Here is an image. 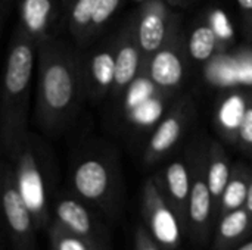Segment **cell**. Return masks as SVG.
Listing matches in <instances>:
<instances>
[{
    "instance_id": "cell-1",
    "label": "cell",
    "mask_w": 252,
    "mask_h": 250,
    "mask_svg": "<svg viewBox=\"0 0 252 250\" xmlns=\"http://www.w3.org/2000/svg\"><path fill=\"white\" fill-rule=\"evenodd\" d=\"M87 97L83 57L68 43L50 37L37 44L35 122L49 136L63 133Z\"/></svg>"
},
{
    "instance_id": "cell-2",
    "label": "cell",
    "mask_w": 252,
    "mask_h": 250,
    "mask_svg": "<svg viewBox=\"0 0 252 250\" xmlns=\"http://www.w3.org/2000/svg\"><path fill=\"white\" fill-rule=\"evenodd\" d=\"M35 65L37 43L16 25L9 43L0 102V143L6 158L15 153L30 133L28 111Z\"/></svg>"
},
{
    "instance_id": "cell-3",
    "label": "cell",
    "mask_w": 252,
    "mask_h": 250,
    "mask_svg": "<svg viewBox=\"0 0 252 250\" xmlns=\"http://www.w3.org/2000/svg\"><path fill=\"white\" fill-rule=\"evenodd\" d=\"M15 169L19 193L40 230H47L55 197V168L44 141L28 133L15 153L7 158Z\"/></svg>"
},
{
    "instance_id": "cell-4",
    "label": "cell",
    "mask_w": 252,
    "mask_h": 250,
    "mask_svg": "<svg viewBox=\"0 0 252 250\" xmlns=\"http://www.w3.org/2000/svg\"><path fill=\"white\" fill-rule=\"evenodd\" d=\"M69 184L71 192L109 218L120 214L123 184L114 152L93 149L78 155L69 171Z\"/></svg>"
},
{
    "instance_id": "cell-5",
    "label": "cell",
    "mask_w": 252,
    "mask_h": 250,
    "mask_svg": "<svg viewBox=\"0 0 252 250\" xmlns=\"http://www.w3.org/2000/svg\"><path fill=\"white\" fill-rule=\"evenodd\" d=\"M207 144H202V141L196 143L188 152L192 162V187L188 205L186 234L201 248L210 243L216 228L214 202L207 178Z\"/></svg>"
},
{
    "instance_id": "cell-6",
    "label": "cell",
    "mask_w": 252,
    "mask_h": 250,
    "mask_svg": "<svg viewBox=\"0 0 252 250\" xmlns=\"http://www.w3.org/2000/svg\"><path fill=\"white\" fill-rule=\"evenodd\" d=\"M0 187L4 228L10 250H37L38 227L19 193L15 169L9 161L1 164Z\"/></svg>"
},
{
    "instance_id": "cell-7",
    "label": "cell",
    "mask_w": 252,
    "mask_h": 250,
    "mask_svg": "<svg viewBox=\"0 0 252 250\" xmlns=\"http://www.w3.org/2000/svg\"><path fill=\"white\" fill-rule=\"evenodd\" d=\"M140 206L143 225L161 249H179L183 234H186L183 222L159 190L154 177L148 178L143 184Z\"/></svg>"
},
{
    "instance_id": "cell-8",
    "label": "cell",
    "mask_w": 252,
    "mask_h": 250,
    "mask_svg": "<svg viewBox=\"0 0 252 250\" xmlns=\"http://www.w3.org/2000/svg\"><path fill=\"white\" fill-rule=\"evenodd\" d=\"M196 116V109L190 97H182L158 122L143 150V164L152 167L171 155L180 144Z\"/></svg>"
},
{
    "instance_id": "cell-9",
    "label": "cell",
    "mask_w": 252,
    "mask_h": 250,
    "mask_svg": "<svg viewBox=\"0 0 252 250\" xmlns=\"http://www.w3.org/2000/svg\"><path fill=\"white\" fill-rule=\"evenodd\" d=\"M188 56L186 41L179 28L158 52L148 57L145 74L158 90L170 96L176 93L185 81Z\"/></svg>"
},
{
    "instance_id": "cell-10",
    "label": "cell",
    "mask_w": 252,
    "mask_h": 250,
    "mask_svg": "<svg viewBox=\"0 0 252 250\" xmlns=\"http://www.w3.org/2000/svg\"><path fill=\"white\" fill-rule=\"evenodd\" d=\"M136 37L148 60L180 28L179 16L165 0H148L133 16Z\"/></svg>"
},
{
    "instance_id": "cell-11",
    "label": "cell",
    "mask_w": 252,
    "mask_h": 250,
    "mask_svg": "<svg viewBox=\"0 0 252 250\" xmlns=\"http://www.w3.org/2000/svg\"><path fill=\"white\" fill-rule=\"evenodd\" d=\"M96 208L84 202L74 192H59L53 197V220L74 234L94 242L106 249V230L97 218Z\"/></svg>"
},
{
    "instance_id": "cell-12",
    "label": "cell",
    "mask_w": 252,
    "mask_h": 250,
    "mask_svg": "<svg viewBox=\"0 0 252 250\" xmlns=\"http://www.w3.org/2000/svg\"><path fill=\"white\" fill-rule=\"evenodd\" d=\"M117 37V57H115V81L111 94L117 99L123 97L130 85L145 71L146 57L140 49L136 37L133 18L126 24Z\"/></svg>"
},
{
    "instance_id": "cell-13",
    "label": "cell",
    "mask_w": 252,
    "mask_h": 250,
    "mask_svg": "<svg viewBox=\"0 0 252 250\" xmlns=\"http://www.w3.org/2000/svg\"><path fill=\"white\" fill-rule=\"evenodd\" d=\"M115 57L117 37H112L83 59L86 93L92 102H100L111 94L115 81Z\"/></svg>"
},
{
    "instance_id": "cell-14",
    "label": "cell",
    "mask_w": 252,
    "mask_h": 250,
    "mask_svg": "<svg viewBox=\"0 0 252 250\" xmlns=\"http://www.w3.org/2000/svg\"><path fill=\"white\" fill-rule=\"evenodd\" d=\"M154 180L157 181L165 199L179 214L186 233L188 205L192 187V162L189 153L171 159L154 175Z\"/></svg>"
},
{
    "instance_id": "cell-15",
    "label": "cell",
    "mask_w": 252,
    "mask_h": 250,
    "mask_svg": "<svg viewBox=\"0 0 252 250\" xmlns=\"http://www.w3.org/2000/svg\"><path fill=\"white\" fill-rule=\"evenodd\" d=\"M62 0H21L18 25L37 43L55 37L53 28Z\"/></svg>"
},
{
    "instance_id": "cell-16",
    "label": "cell",
    "mask_w": 252,
    "mask_h": 250,
    "mask_svg": "<svg viewBox=\"0 0 252 250\" xmlns=\"http://www.w3.org/2000/svg\"><path fill=\"white\" fill-rule=\"evenodd\" d=\"M252 236V215L244 206L220 217L213 233L211 250H235Z\"/></svg>"
},
{
    "instance_id": "cell-17",
    "label": "cell",
    "mask_w": 252,
    "mask_h": 250,
    "mask_svg": "<svg viewBox=\"0 0 252 250\" xmlns=\"http://www.w3.org/2000/svg\"><path fill=\"white\" fill-rule=\"evenodd\" d=\"M232 167L233 165L223 144L216 140L208 141L207 144V178H208V186H210L213 202H214L216 222H217L219 203L227 186V181L230 178Z\"/></svg>"
},
{
    "instance_id": "cell-18",
    "label": "cell",
    "mask_w": 252,
    "mask_h": 250,
    "mask_svg": "<svg viewBox=\"0 0 252 250\" xmlns=\"http://www.w3.org/2000/svg\"><path fill=\"white\" fill-rule=\"evenodd\" d=\"M251 97L252 94H247L242 91H233L227 94L226 97H223L220 100V105L217 106L216 125L219 128V133L227 143L233 146L236 143V131H238L239 122L242 119V115Z\"/></svg>"
},
{
    "instance_id": "cell-19",
    "label": "cell",
    "mask_w": 252,
    "mask_h": 250,
    "mask_svg": "<svg viewBox=\"0 0 252 250\" xmlns=\"http://www.w3.org/2000/svg\"><path fill=\"white\" fill-rule=\"evenodd\" d=\"M252 168L244 162H238L232 167V174L227 181V186L223 192V196L219 203L217 220L232 211L241 209L247 205L248 192L251 186Z\"/></svg>"
},
{
    "instance_id": "cell-20",
    "label": "cell",
    "mask_w": 252,
    "mask_h": 250,
    "mask_svg": "<svg viewBox=\"0 0 252 250\" xmlns=\"http://www.w3.org/2000/svg\"><path fill=\"white\" fill-rule=\"evenodd\" d=\"M186 47L190 59L195 62L204 63L211 60L219 52H221L217 28L213 24L196 25L188 38Z\"/></svg>"
},
{
    "instance_id": "cell-21",
    "label": "cell",
    "mask_w": 252,
    "mask_h": 250,
    "mask_svg": "<svg viewBox=\"0 0 252 250\" xmlns=\"http://www.w3.org/2000/svg\"><path fill=\"white\" fill-rule=\"evenodd\" d=\"M99 0H72L63 10L66 27L78 46H84L86 35L94 16Z\"/></svg>"
},
{
    "instance_id": "cell-22",
    "label": "cell",
    "mask_w": 252,
    "mask_h": 250,
    "mask_svg": "<svg viewBox=\"0 0 252 250\" xmlns=\"http://www.w3.org/2000/svg\"><path fill=\"white\" fill-rule=\"evenodd\" d=\"M46 233L49 236L50 250H106L92 240L74 234L56 220H52Z\"/></svg>"
},
{
    "instance_id": "cell-23",
    "label": "cell",
    "mask_w": 252,
    "mask_h": 250,
    "mask_svg": "<svg viewBox=\"0 0 252 250\" xmlns=\"http://www.w3.org/2000/svg\"><path fill=\"white\" fill-rule=\"evenodd\" d=\"M124 0H99V4L96 7L94 16L92 19V24L89 27L87 35H86V43L92 41L96 38L108 25V22L112 19V16L118 12V9L123 6Z\"/></svg>"
},
{
    "instance_id": "cell-24",
    "label": "cell",
    "mask_w": 252,
    "mask_h": 250,
    "mask_svg": "<svg viewBox=\"0 0 252 250\" xmlns=\"http://www.w3.org/2000/svg\"><path fill=\"white\" fill-rule=\"evenodd\" d=\"M235 146L239 150H242L247 156L252 158V97L250 99L242 115V119L239 122Z\"/></svg>"
},
{
    "instance_id": "cell-25",
    "label": "cell",
    "mask_w": 252,
    "mask_h": 250,
    "mask_svg": "<svg viewBox=\"0 0 252 250\" xmlns=\"http://www.w3.org/2000/svg\"><path fill=\"white\" fill-rule=\"evenodd\" d=\"M134 250H162L152 239L145 225H139L134 233Z\"/></svg>"
},
{
    "instance_id": "cell-26",
    "label": "cell",
    "mask_w": 252,
    "mask_h": 250,
    "mask_svg": "<svg viewBox=\"0 0 252 250\" xmlns=\"http://www.w3.org/2000/svg\"><path fill=\"white\" fill-rule=\"evenodd\" d=\"M236 3L242 15L245 34L252 41V0H236Z\"/></svg>"
},
{
    "instance_id": "cell-27",
    "label": "cell",
    "mask_w": 252,
    "mask_h": 250,
    "mask_svg": "<svg viewBox=\"0 0 252 250\" xmlns=\"http://www.w3.org/2000/svg\"><path fill=\"white\" fill-rule=\"evenodd\" d=\"M12 1L13 0H0V16H1V24H4V21L9 16L10 7H12Z\"/></svg>"
},
{
    "instance_id": "cell-28",
    "label": "cell",
    "mask_w": 252,
    "mask_h": 250,
    "mask_svg": "<svg viewBox=\"0 0 252 250\" xmlns=\"http://www.w3.org/2000/svg\"><path fill=\"white\" fill-rule=\"evenodd\" d=\"M245 208L250 211V214L252 215V180H251V186H250V192H248V199H247V205Z\"/></svg>"
},
{
    "instance_id": "cell-29",
    "label": "cell",
    "mask_w": 252,
    "mask_h": 250,
    "mask_svg": "<svg viewBox=\"0 0 252 250\" xmlns=\"http://www.w3.org/2000/svg\"><path fill=\"white\" fill-rule=\"evenodd\" d=\"M235 250H252V239L247 240L245 243H242L241 246H238Z\"/></svg>"
},
{
    "instance_id": "cell-30",
    "label": "cell",
    "mask_w": 252,
    "mask_h": 250,
    "mask_svg": "<svg viewBox=\"0 0 252 250\" xmlns=\"http://www.w3.org/2000/svg\"><path fill=\"white\" fill-rule=\"evenodd\" d=\"M170 6H182L185 0H165Z\"/></svg>"
},
{
    "instance_id": "cell-31",
    "label": "cell",
    "mask_w": 252,
    "mask_h": 250,
    "mask_svg": "<svg viewBox=\"0 0 252 250\" xmlns=\"http://www.w3.org/2000/svg\"><path fill=\"white\" fill-rule=\"evenodd\" d=\"M71 1H72V0H62V7L65 9V7H66V6H68Z\"/></svg>"
},
{
    "instance_id": "cell-32",
    "label": "cell",
    "mask_w": 252,
    "mask_h": 250,
    "mask_svg": "<svg viewBox=\"0 0 252 250\" xmlns=\"http://www.w3.org/2000/svg\"><path fill=\"white\" fill-rule=\"evenodd\" d=\"M131 1H134V3H139V4H143L145 1H148V0H131Z\"/></svg>"
},
{
    "instance_id": "cell-33",
    "label": "cell",
    "mask_w": 252,
    "mask_h": 250,
    "mask_svg": "<svg viewBox=\"0 0 252 250\" xmlns=\"http://www.w3.org/2000/svg\"><path fill=\"white\" fill-rule=\"evenodd\" d=\"M162 250H173V249H162Z\"/></svg>"
}]
</instances>
